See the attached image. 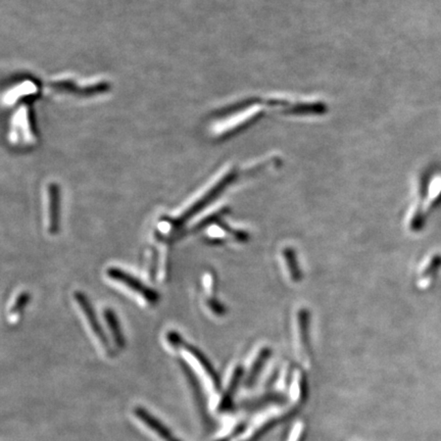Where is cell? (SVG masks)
<instances>
[{"label": "cell", "instance_id": "obj_1", "mask_svg": "<svg viewBox=\"0 0 441 441\" xmlns=\"http://www.w3.org/2000/svg\"><path fill=\"white\" fill-rule=\"evenodd\" d=\"M235 177H236V172L235 171H229L201 199H199L197 203H193V205H191L188 210H186L180 217L174 220L173 224L177 227H181L185 223L188 222L191 218L194 217L199 212L203 211L212 201H215L220 194H222L225 189H226V187H228L234 181Z\"/></svg>", "mask_w": 441, "mask_h": 441}, {"label": "cell", "instance_id": "obj_2", "mask_svg": "<svg viewBox=\"0 0 441 441\" xmlns=\"http://www.w3.org/2000/svg\"><path fill=\"white\" fill-rule=\"evenodd\" d=\"M107 273L110 279L126 285L128 288H130L134 292L138 293L139 295H141L149 303H155L159 301V293L153 290L151 287L145 285L142 281L139 280L136 277L131 275V274L127 273V272L123 271V270L118 269V268L114 267L110 268Z\"/></svg>", "mask_w": 441, "mask_h": 441}, {"label": "cell", "instance_id": "obj_3", "mask_svg": "<svg viewBox=\"0 0 441 441\" xmlns=\"http://www.w3.org/2000/svg\"><path fill=\"white\" fill-rule=\"evenodd\" d=\"M75 299H76L79 307L82 310L83 314L86 317L87 322L90 325L91 330L93 331L97 338L101 341V345L105 347V349L110 351L109 339H108L105 331L101 327V323H99V319H97V314H95L94 309H93L92 305H91L90 301L87 299L86 295L83 292H80V291H77V292H75Z\"/></svg>", "mask_w": 441, "mask_h": 441}, {"label": "cell", "instance_id": "obj_4", "mask_svg": "<svg viewBox=\"0 0 441 441\" xmlns=\"http://www.w3.org/2000/svg\"><path fill=\"white\" fill-rule=\"evenodd\" d=\"M60 228V189L58 184L49 186V232L58 234Z\"/></svg>", "mask_w": 441, "mask_h": 441}, {"label": "cell", "instance_id": "obj_5", "mask_svg": "<svg viewBox=\"0 0 441 441\" xmlns=\"http://www.w3.org/2000/svg\"><path fill=\"white\" fill-rule=\"evenodd\" d=\"M135 415L137 416L138 419H140L147 427L151 428L153 431H155L162 440L165 441H181L178 438H175L174 434L164 425L163 423L159 421L157 418L153 417L151 413L143 409L141 407H135Z\"/></svg>", "mask_w": 441, "mask_h": 441}, {"label": "cell", "instance_id": "obj_6", "mask_svg": "<svg viewBox=\"0 0 441 441\" xmlns=\"http://www.w3.org/2000/svg\"><path fill=\"white\" fill-rule=\"evenodd\" d=\"M183 347H184V349H186V351H188V353H190V355H192L193 357H195V359L197 360L199 365H201V368L205 370V373L207 374V376L211 378L212 382H213L215 388L217 389V390H219L220 387L219 377H218V374L216 373L215 370H214L213 366L211 365V363H210L207 357H205V355H203V353H201V351H199V349L193 346V345L184 343V344H183Z\"/></svg>", "mask_w": 441, "mask_h": 441}, {"label": "cell", "instance_id": "obj_7", "mask_svg": "<svg viewBox=\"0 0 441 441\" xmlns=\"http://www.w3.org/2000/svg\"><path fill=\"white\" fill-rule=\"evenodd\" d=\"M441 267V255L434 253V255L428 257L425 263L422 265L420 269V285L422 287H427L431 283L434 274L438 271Z\"/></svg>", "mask_w": 441, "mask_h": 441}, {"label": "cell", "instance_id": "obj_8", "mask_svg": "<svg viewBox=\"0 0 441 441\" xmlns=\"http://www.w3.org/2000/svg\"><path fill=\"white\" fill-rule=\"evenodd\" d=\"M103 316H105V322L109 326V330L114 343L118 349H123L125 346L124 333L121 329L120 322H118L116 313L112 310L107 309L103 313Z\"/></svg>", "mask_w": 441, "mask_h": 441}, {"label": "cell", "instance_id": "obj_9", "mask_svg": "<svg viewBox=\"0 0 441 441\" xmlns=\"http://www.w3.org/2000/svg\"><path fill=\"white\" fill-rule=\"evenodd\" d=\"M241 375H242V370H241L240 368H238V369H236V371H235L234 375H233L228 390H227V392L225 393L224 397H223L222 409H227V407H228L229 403H231V399H232L233 392H234L235 389H236L237 384H238L239 380H240Z\"/></svg>", "mask_w": 441, "mask_h": 441}, {"label": "cell", "instance_id": "obj_10", "mask_svg": "<svg viewBox=\"0 0 441 441\" xmlns=\"http://www.w3.org/2000/svg\"><path fill=\"white\" fill-rule=\"evenodd\" d=\"M441 201V178L436 179L430 188L426 209L430 210Z\"/></svg>", "mask_w": 441, "mask_h": 441}, {"label": "cell", "instance_id": "obj_11", "mask_svg": "<svg viewBox=\"0 0 441 441\" xmlns=\"http://www.w3.org/2000/svg\"><path fill=\"white\" fill-rule=\"evenodd\" d=\"M227 212H228V210L222 209L220 210V211H218L217 213L213 214V215L207 216L205 219L201 220V222L199 223V224L195 225L194 228L193 229H194V231L203 230V229H205V227L209 226V225L214 224V223H217L218 220L222 219V218L224 217L225 215H226Z\"/></svg>", "mask_w": 441, "mask_h": 441}, {"label": "cell", "instance_id": "obj_12", "mask_svg": "<svg viewBox=\"0 0 441 441\" xmlns=\"http://www.w3.org/2000/svg\"><path fill=\"white\" fill-rule=\"evenodd\" d=\"M268 355H269V351H264L263 353L260 355V357H257V362H255V366H253V370H251V375H249V383H251V382L257 378L260 369L263 367Z\"/></svg>", "mask_w": 441, "mask_h": 441}, {"label": "cell", "instance_id": "obj_13", "mask_svg": "<svg viewBox=\"0 0 441 441\" xmlns=\"http://www.w3.org/2000/svg\"><path fill=\"white\" fill-rule=\"evenodd\" d=\"M29 301H30V295L28 292H23L18 295V299H16V303H14V307H12V312L10 314H16L20 313L22 310H24L26 307V305H28Z\"/></svg>", "mask_w": 441, "mask_h": 441}, {"label": "cell", "instance_id": "obj_14", "mask_svg": "<svg viewBox=\"0 0 441 441\" xmlns=\"http://www.w3.org/2000/svg\"><path fill=\"white\" fill-rule=\"evenodd\" d=\"M168 340L173 346H183L184 344V341L181 338L180 335L176 332H168Z\"/></svg>", "mask_w": 441, "mask_h": 441}, {"label": "cell", "instance_id": "obj_15", "mask_svg": "<svg viewBox=\"0 0 441 441\" xmlns=\"http://www.w3.org/2000/svg\"><path fill=\"white\" fill-rule=\"evenodd\" d=\"M207 303H209V307H211L212 311L215 312L218 315H223L224 314V307L217 301H215V299H211Z\"/></svg>", "mask_w": 441, "mask_h": 441}]
</instances>
